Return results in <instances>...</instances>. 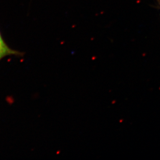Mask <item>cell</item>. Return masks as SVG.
<instances>
[{
    "label": "cell",
    "instance_id": "6da1fadb",
    "mask_svg": "<svg viewBox=\"0 0 160 160\" xmlns=\"http://www.w3.org/2000/svg\"><path fill=\"white\" fill-rule=\"evenodd\" d=\"M24 53L22 52L11 48L8 45L3 38L1 32L0 31V61L8 56L22 57Z\"/></svg>",
    "mask_w": 160,
    "mask_h": 160
}]
</instances>
